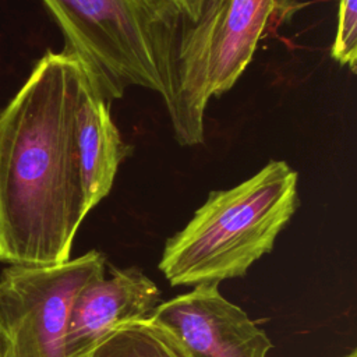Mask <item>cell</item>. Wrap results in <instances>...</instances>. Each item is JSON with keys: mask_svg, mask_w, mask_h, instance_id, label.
<instances>
[{"mask_svg": "<svg viewBox=\"0 0 357 357\" xmlns=\"http://www.w3.org/2000/svg\"><path fill=\"white\" fill-rule=\"evenodd\" d=\"M84 70L46 52L0 112V261L56 265L70 259L88 215L75 152Z\"/></svg>", "mask_w": 357, "mask_h": 357, "instance_id": "obj_1", "label": "cell"}, {"mask_svg": "<svg viewBox=\"0 0 357 357\" xmlns=\"http://www.w3.org/2000/svg\"><path fill=\"white\" fill-rule=\"evenodd\" d=\"M66 47L106 100L151 89L169 110L178 82L187 20L177 0H42Z\"/></svg>", "mask_w": 357, "mask_h": 357, "instance_id": "obj_2", "label": "cell"}, {"mask_svg": "<svg viewBox=\"0 0 357 357\" xmlns=\"http://www.w3.org/2000/svg\"><path fill=\"white\" fill-rule=\"evenodd\" d=\"M297 173L271 160L248 180L209 192L163 248L159 269L172 286L219 283L245 275L294 215Z\"/></svg>", "mask_w": 357, "mask_h": 357, "instance_id": "obj_3", "label": "cell"}, {"mask_svg": "<svg viewBox=\"0 0 357 357\" xmlns=\"http://www.w3.org/2000/svg\"><path fill=\"white\" fill-rule=\"evenodd\" d=\"M105 255L89 251L56 265H11L0 275V326L10 357H66L74 297L105 272Z\"/></svg>", "mask_w": 357, "mask_h": 357, "instance_id": "obj_4", "label": "cell"}, {"mask_svg": "<svg viewBox=\"0 0 357 357\" xmlns=\"http://www.w3.org/2000/svg\"><path fill=\"white\" fill-rule=\"evenodd\" d=\"M278 0H226L211 25L195 64L167 110L180 145L204 141L212 98L227 92L248 67Z\"/></svg>", "mask_w": 357, "mask_h": 357, "instance_id": "obj_5", "label": "cell"}, {"mask_svg": "<svg viewBox=\"0 0 357 357\" xmlns=\"http://www.w3.org/2000/svg\"><path fill=\"white\" fill-rule=\"evenodd\" d=\"M169 329L190 357H266L272 342L236 304L219 291V283L159 303L149 317Z\"/></svg>", "mask_w": 357, "mask_h": 357, "instance_id": "obj_6", "label": "cell"}, {"mask_svg": "<svg viewBox=\"0 0 357 357\" xmlns=\"http://www.w3.org/2000/svg\"><path fill=\"white\" fill-rule=\"evenodd\" d=\"M160 303L158 286L139 269L110 266L85 283L74 297L64 337L66 357H85L109 333L146 319Z\"/></svg>", "mask_w": 357, "mask_h": 357, "instance_id": "obj_7", "label": "cell"}, {"mask_svg": "<svg viewBox=\"0 0 357 357\" xmlns=\"http://www.w3.org/2000/svg\"><path fill=\"white\" fill-rule=\"evenodd\" d=\"M75 152L88 209L112 190L120 163L131 153L110 114V102L85 74L75 110Z\"/></svg>", "mask_w": 357, "mask_h": 357, "instance_id": "obj_8", "label": "cell"}, {"mask_svg": "<svg viewBox=\"0 0 357 357\" xmlns=\"http://www.w3.org/2000/svg\"><path fill=\"white\" fill-rule=\"evenodd\" d=\"M85 357H190L177 337L151 318L119 326Z\"/></svg>", "mask_w": 357, "mask_h": 357, "instance_id": "obj_9", "label": "cell"}, {"mask_svg": "<svg viewBox=\"0 0 357 357\" xmlns=\"http://www.w3.org/2000/svg\"><path fill=\"white\" fill-rule=\"evenodd\" d=\"M225 3L226 0H202L198 22L185 29L178 54V84L188 78L198 57L201 45Z\"/></svg>", "mask_w": 357, "mask_h": 357, "instance_id": "obj_10", "label": "cell"}, {"mask_svg": "<svg viewBox=\"0 0 357 357\" xmlns=\"http://www.w3.org/2000/svg\"><path fill=\"white\" fill-rule=\"evenodd\" d=\"M337 31L331 56L351 73L357 67V0H339Z\"/></svg>", "mask_w": 357, "mask_h": 357, "instance_id": "obj_11", "label": "cell"}, {"mask_svg": "<svg viewBox=\"0 0 357 357\" xmlns=\"http://www.w3.org/2000/svg\"><path fill=\"white\" fill-rule=\"evenodd\" d=\"M177 3H178L181 11L185 15L187 28L195 25L198 22V18H199V14H201L202 0H177Z\"/></svg>", "mask_w": 357, "mask_h": 357, "instance_id": "obj_12", "label": "cell"}, {"mask_svg": "<svg viewBox=\"0 0 357 357\" xmlns=\"http://www.w3.org/2000/svg\"><path fill=\"white\" fill-rule=\"evenodd\" d=\"M0 357H10V347H8V342L7 337L0 326Z\"/></svg>", "mask_w": 357, "mask_h": 357, "instance_id": "obj_13", "label": "cell"}, {"mask_svg": "<svg viewBox=\"0 0 357 357\" xmlns=\"http://www.w3.org/2000/svg\"><path fill=\"white\" fill-rule=\"evenodd\" d=\"M344 357H357V350L353 349L350 353H347Z\"/></svg>", "mask_w": 357, "mask_h": 357, "instance_id": "obj_14", "label": "cell"}]
</instances>
